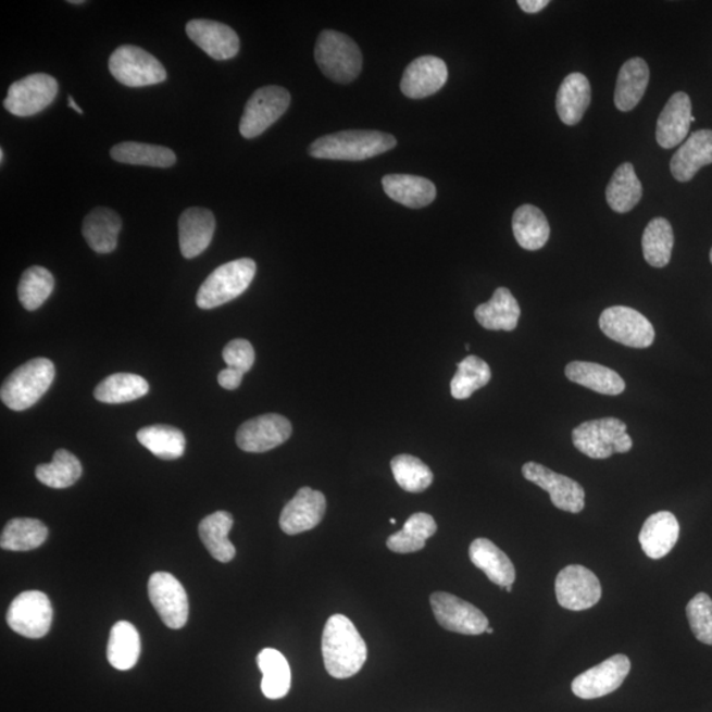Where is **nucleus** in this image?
<instances>
[{
	"mask_svg": "<svg viewBox=\"0 0 712 712\" xmlns=\"http://www.w3.org/2000/svg\"><path fill=\"white\" fill-rule=\"evenodd\" d=\"M290 95L280 86H265L253 92L246 103L239 132L246 139H253L267 132L288 110Z\"/></svg>",
	"mask_w": 712,
	"mask_h": 712,
	"instance_id": "8",
	"label": "nucleus"
},
{
	"mask_svg": "<svg viewBox=\"0 0 712 712\" xmlns=\"http://www.w3.org/2000/svg\"><path fill=\"white\" fill-rule=\"evenodd\" d=\"M686 615L697 639L712 646V599L708 594H697L687 604Z\"/></svg>",
	"mask_w": 712,
	"mask_h": 712,
	"instance_id": "47",
	"label": "nucleus"
},
{
	"mask_svg": "<svg viewBox=\"0 0 712 712\" xmlns=\"http://www.w3.org/2000/svg\"><path fill=\"white\" fill-rule=\"evenodd\" d=\"M148 596L161 621L172 629L183 628L189 617L187 591L170 573L159 572L148 582Z\"/></svg>",
	"mask_w": 712,
	"mask_h": 712,
	"instance_id": "14",
	"label": "nucleus"
},
{
	"mask_svg": "<svg viewBox=\"0 0 712 712\" xmlns=\"http://www.w3.org/2000/svg\"><path fill=\"white\" fill-rule=\"evenodd\" d=\"M591 103V86L585 74L572 73L563 79L557 92V113L567 126H575Z\"/></svg>",
	"mask_w": 712,
	"mask_h": 712,
	"instance_id": "26",
	"label": "nucleus"
},
{
	"mask_svg": "<svg viewBox=\"0 0 712 712\" xmlns=\"http://www.w3.org/2000/svg\"><path fill=\"white\" fill-rule=\"evenodd\" d=\"M245 374L239 373L237 370L225 369L222 370L218 375V383L222 388L228 389V391H234V389L239 388L241 380H243Z\"/></svg>",
	"mask_w": 712,
	"mask_h": 712,
	"instance_id": "49",
	"label": "nucleus"
},
{
	"mask_svg": "<svg viewBox=\"0 0 712 712\" xmlns=\"http://www.w3.org/2000/svg\"><path fill=\"white\" fill-rule=\"evenodd\" d=\"M627 429L622 420L614 417L586 421L573 430V444L592 460H605L633 449L634 441Z\"/></svg>",
	"mask_w": 712,
	"mask_h": 712,
	"instance_id": "6",
	"label": "nucleus"
},
{
	"mask_svg": "<svg viewBox=\"0 0 712 712\" xmlns=\"http://www.w3.org/2000/svg\"><path fill=\"white\" fill-rule=\"evenodd\" d=\"M292 436V424L280 414H263L241 424L237 432V445L246 453H265L287 442Z\"/></svg>",
	"mask_w": 712,
	"mask_h": 712,
	"instance_id": "17",
	"label": "nucleus"
},
{
	"mask_svg": "<svg viewBox=\"0 0 712 712\" xmlns=\"http://www.w3.org/2000/svg\"><path fill=\"white\" fill-rule=\"evenodd\" d=\"M642 197V184L636 176L634 165L624 163L615 171L607 185V203L616 213H628Z\"/></svg>",
	"mask_w": 712,
	"mask_h": 712,
	"instance_id": "34",
	"label": "nucleus"
},
{
	"mask_svg": "<svg viewBox=\"0 0 712 712\" xmlns=\"http://www.w3.org/2000/svg\"><path fill=\"white\" fill-rule=\"evenodd\" d=\"M0 159H2V164L4 163V151L0 150Z\"/></svg>",
	"mask_w": 712,
	"mask_h": 712,
	"instance_id": "53",
	"label": "nucleus"
},
{
	"mask_svg": "<svg viewBox=\"0 0 712 712\" xmlns=\"http://www.w3.org/2000/svg\"><path fill=\"white\" fill-rule=\"evenodd\" d=\"M486 633H487L488 635H492V634H494V628L488 627V628L486 629Z\"/></svg>",
	"mask_w": 712,
	"mask_h": 712,
	"instance_id": "54",
	"label": "nucleus"
},
{
	"mask_svg": "<svg viewBox=\"0 0 712 712\" xmlns=\"http://www.w3.org/2000/svg\"><path fill=\"white\" fill-rule=\"evenodd\" d=\"M59 84L45 73L30 74L10 86L3 107L16 116H33L41 113L58 97Z\"/></svg>",
	"mask_w": 712,
	"mask_h": 712,
	"instance_id": "10",
	"label": "nucleus"
},
{
	"mask_svg": "<svg viewBox=\"0 0 712 712\" xmlns=\"http://www.w3.org/2000/svg\"><path fill=\"white\" fill-rule=\"evenodd\" d=\"M54 289V277L46 268L30 267L24 271L17 287L18 300L29 312L37 311L45 303Z\"/></svg>",
	"mask_w": 712,
	"mask_h": 712,
	"instance_id": "45",
	"label": "nucleus"
},
{
	"mask_svg": "<svg viewBox=\"0 0 712 712\" xmlns=\"http://www.w3.org/2000/svg\"><path fill=\"white\" fill-rule=\"evenodd\" d=\"M649 66L640 58L630 59L619 72L615 107L621 111L634 110L641 101L649 84Z\"/></svg>",
	"mask_w": 712,
	"mask_h": 712,
	"instance_id": "31",
	"label": "nucleus"
},
{
	"mask_svg": "<svg viewBox=\"0 0 712 712\" xmlns=\"http://www.w3.org/2000/svg\"><path fill=\"white\" fill-rule=\"evenodd\" d=\"M138 441L150 450L153 455L163 461H175L182 458L187 448V439L178 427L170 425H151L141 427Z\"/></svg>",
	"mask_w": 712,
	"mask_h": 712,
	"instance_id": "37",
	"label": "nucleus"
},
{
	"mask_svg": "<svg viewBox=\"0 0 712 712\" xmlns=\"http://www.w3.org/2000/svg\"><path fill=\"white\" fill-rule=\"evenodd\" d=\"M141 642L138 629L128 622H117L111 628L108 659L117 671H129L140 658Z\"/></svg>",
	"mask_w": 712,
	"mask_h": 712,
	"instance_id": "38",
	"label": "nucleus"
},
{
	"mask_svg": "<svg viewBox=\"0 0 712 712\" xmlns=\"http://www.w3.org/2000/svg\"><path fill=\"white\" fill-rule=\"evenodd\" d=\"M67 101H70V103H67V104H70V107H71L72 109L76 110V113H78L79 115H83V114H84L83 109H80V108L78 107V104H77L76 102H74V98H73V97H70V99H67Z\"/></svg>",
	"mask_w": 712,
	"mask_h": 712,
	"instance_id": "51",
	"label": "nucleus"
},
{
	"mask_svg": "<svg viewBox=\"0 0 712 712\" xmlns=\"http://www.w3.org/2000/svg\"><path fill=\"white\" fill-rule=\"evenodd\" d=\"M150 392V384L135 374H114L103 379L95 389V398L104 404H123L138 400Z\"/></svg>",
	"mask_w": 712,
	"mask_h": 712,
	"instance_id": "40",
	"label": "nucleus"
},
{
	"mask_svg": "<svg viewBox=\"0 0 712 712\" xmlns=\"http://www.w3.org/2000/svg\"><path fill=\"white\" fill-rule=\"evenodd\" d=\"M48 538L45 523L36 519H14L4 526L0 547L11 552H28L41 547Z\"/></svg>",
	"mask_w": 712,
	"mask_h": 712,
	"instance_id": "41",
	"label": "nucleus"
},
{
	"mask_svg": "<svg viewBox=\"0 0 712 712\" xmlns=\"http://www.w3.org/2000/svg\"><path fill=\"white\" fill-rule=\"evenodd\" d=\"M396 145L395 136L386 133L349 129L322 136L309 147V154L324 160L362 161L391 151Z\"/></svg>",
	"mask_w": 712,
	"mask_h": 712,
	"instance_id": "2",
	"label": "nucleus"
},
{
	"mask_svg": "<svg viewBox=\"0 0 712 712\" xmlns=\"http://www.w3.org/2000/svg\"><path fill=\"white\" fill-rule=\"evenodd\" d=\"M630 672L627 655L615 654L588 669L573 680L574 696L580 699H597L611 695L621 687Z\"/></svg>",
	"mask_w": 712,
	"mask_h": 712,
	"instance_id": "16",
	"label": "nucleus"
},
{
	"mask_svg": "<svg viewBox=\"0 0 712 712\" xmlns=\"http://www.w3.org/2000/svg\"><path fill=\"white\" fill-rule=\"evenodd\" d=\"M55 376L52 361L35 358L16 369L0 389V399L11 411L29 410L51 388Z\"/></svg>",
	"mask_w": 712,
	"mask_h": 712,
	"instance_id": "3",
	"label": "nucleus"
},
{
	"mask_svg": "<svg viewBox=\"0 0 712 712\" xmlns=\"http://www.w3.org/2000/svg\"><path fill=\"white\" fill-rule=\"evenodd\" d=\"M53 609L51 600L41 591H26L10 605L8 623L12 630L28 639H41L51 629Z\"/></svg>",
	"mask_w": 712,
	"mask_h": 712,
	"instance_id": "11",
	"label": "nucleus"
},
{
	"mask_svg": "<svg viewBox=\"0 0 712 712\" xmlns=\"http://www.w3.org/2000/svg\"><path fill=\"white\" fill-rule=\"evenodd\" d=\"M565 374L570 382L598 394L617 396L625 389L623 377L602 364L572 362L566 365Z\"/></svg>",
	"mask_w": 712,
	"mask_h": 712,
	"instance_id": "30",
	"label": "nucleus"
},
{
	"mask_svg": "<svg viewBox=\"0 0 712 712\" xmlns=\"http://www.w3.org/2000/svg\"><path fill=\"white\" fill-rule=\"evenodd\" d=\"M517 4L526 14H537L548 8L549 0H519Z\"/></svg>",
	"mask_w": 712,
	"mask_h": 712,
	"instance_id": "50",
	"label": "nucleus"
},
{
	"mask_svg": "<svg viewBox=\"0 0 712 712\" xmlns=\"http://www.w3.org/2000/svg\"><path fill=\"white\" fill-rule=\"evenodd\" d=\"M644 258L654 268H664L671 262L674 234L671 222L654 218L648 223L641 239Z\"/></svg>",
	"mask_w": 712,
	"mask_h": 712,
	"instance_id": "42",
	"label": "nucleus"
},
{
	"mask_svg": "<svg viewBox=\"0 0 712 712\" xmlns=\"http://www.w3.org/2000/svg\"><path fill=\"white\" fill-rule=\"evenodd\" d=\"M491 377L490 365L478 357L469 355L458 363L457 374L450 384L451 396L457 400L472 398L474 392L490 383Z\"/></svg>",
	"mask_w": 712,
	"mask_h": 712,
	"instance_id": "44",
	"label": "nucleus"
},
{
	"mask_svg": "<svg viewBox=\"0 0 712 712\" xmlns=\"http://www.w3.org/2000/svg\"><path fill=\"white\" fill-rule=\"evenodd\" d=\"M37 480L55 490L72 487L80 475L83 464L78 458L65 449L55 451L51 463L40 464L35 472Z\"/></svg>",
	"mask_w": 712,
	"mask_h": 712,
	"instance_id": "43",
	"label": "nucleus"
},
{
	"mask_svg": "<svg viewBox=\"0 0 712 712\" xmlns=\"http://www.w3.org/2000/svg\"><path fill=\"white\" fill-rule=\"evenodd\" d=\"M257 274V263L245 258L221 265L207 277L198 290V308L214 309L238 299L249 289Z\"/></svg>",
	"mask_w": 712,
	"mask_h": 712,
	"instance_id": "5",
	"label": "nucleus"
},
{
	"mask_svg": "<svg viewBox=\"0 0 712 712\" xmlns=\"http://www.w3.org/2000/svg\"><path fill=\"white\" fill-rule=\"evenodd\" d=\"M449 72L445 61L435 55H423L407 66L400 88L411 99H423L436 95L448 80Z\"/></svg>",
	"mask_w": 712,
	"mask_h": 712,
	"instance_id": "19",
	"label": "nucleus"
},
{
	"mask_svg": "<svg viewBox=\"0 0 712 712\" xmlns=\"http://www.w3.org/2000/svg\"><path fill=\"white\" fill-rule=\"evenodd\" d=\"M513 235L524 250H541L548 243L550 226L547 216L534 205L520 207L512 218Z\"/></svg>",
	"mask_w": 712,
	"mask_h": 712,
	"instance_id": "33",
	"label": "nucleus"
},
{
	"mask_svg": "<svg viewBox=\"0 0 712 712\" xmlns=\"http://www.w3.org/2000/svg\"><path fill=\"white\" fill-rule=\"evenodd\" d=\"M695 121L690 97L684 91H678L669 99L666 107L661 111L655 127V139L662 148L671 150L686 139Z\"/></svg>",
	"mask_w": 712,
	"mask_h": 712,
	"instance_id": "21",
	"label": "nucleus"
},
{
	"mask_svg": "<svg viewBox=\"0 0 712 712\" xmlns=\"http://www.w3.org/2000/svg\"><path fill=\"white\" fill-rule=\"evenodd\" d=\"M470 560L492 584L505 588L516 580V569L508 555L487 538H476L470 545Z\"/></svg>",
	"mask_w": 712,
	"mask_h": 712,
	"instance_id": "25",
	"label": "nucleus"
},
{
	"mask_svg": "<svg viewBox=\"0 0 712 712\" xmlns=\"http://www.w3.org/2000/svg\"><path fill=\"white\" fill-rule=\"evenodd\" d=\"M215 233V216L210 210L190 208L179 216V249L184 258L193 259L201 255L212 243Z\"/></svg>",
	"mask_w": 712,
	"mask_h": 712,
	"instance_id": "22",
	"label": "nucleus"
},
{
	"mask_svg": "<svg viewBox=\"0 0 712 712\" xmlns=\"http://www.w3.org/2000/svg\"><path fill=\"white\" fill-rule=\"evenodd\" d=\"M679 537V524L672 512L661 511L644 523L639 541L649 559L660 560L672 552Z\"/></svg>",
	"mask_w": 712,
	"mask_h": 712,
	"instance_id": "24",
	"label": "nucleus"
},
{
	"mask_svg": "<svg viewBox=\"0 0 712 712\" xmlns=\"http://www.w3.org/2000/svg\"><path fill=\"white\" fill-rule=\"evenodd\" d=\"M71 4H83V0H71Z\"/></svg>",
	"mask_w": 712,
	"mask_h": 712,
	"instance_id": "52",
	"label": "nucleus"
},
{
	"mask_svg": "<svg viewBox=\"0 0 712 712\" xmlns=\"http://www.w3.org/2000/svg\"><path fill=\"white\" fill-rule=\"evenodd\" d=\"M437 532L435 519L427 513H414L407 520L404 528L389 536L387 547L395 553L408 554L420 552L425 544Z\"/></svg>",
	"mask_w": 712,
	"mask_h": 712,
	"instance_id": "39",
	"label": "nucleus"
},
{
	"mask_svg": "<svg viewBox=\"0 0 712 712\" xmlns=\"http://www.w3.org/2000/svg\"><path fill=\"white\" fill-rule=\"evenodd\" d=\"M122 220L114 210L97 208L84 221L83 234L92 251L110 253L116 249Z\"/></svg>",
	"mask_w": 712,
	"mask_h": 712,
	"instance_id": "29",
	"label": "nucleus"
},
{
	"mask_svg": "<svg viewBox=\"0 0 712 712\" xmlns=\"http://www.w3.org/2000/svg\"><path fill=\"white\" fill-rule=\"evenodd\" d=\"M520 314H522V309L511 290L507 288H498L490 301L482 303L475 309V318L479 325L494 332L515 330Z\"/></svg>",
	"mask_w": 712,
	"mask_h": 712,
	"instance_id": "27",
	"label": "nucleus"
},
{
	"mask_svg": "<svg viewBox=\"0 0 712 712\" xmlns=\"http://www.w3.org/2000/svg\"><path fill=\"white\" fill-rule=\"evenodd\" d=\"M526 480L535 483L542 490L549 492L550 500L555 508L570 513L584 511L586 494L578 482L569 476L557 474L540 463L528 462L523 466Z\"/></svg>",
	"mask_w": 712,
	"mask_h": 712,
	"instance_id": "15",
	"label": "nucleus"
},
{
	"mask_svg": "<svg viewBox=\"0 0 712 712\" xmlns=\"http://www.w3.org/2000/svg\"><path fill=\"white\" fill-rule=\"evenodd\" d=\"M109 70L113 77L128 88H145L164 83L166 71L151 53L135 46H122L110 55Z\"/></svg>",
	"mask_w": 712,
	"mask_h": 712,
	"instance_id": "7",
	"label": "nucleus"
},
{
	"mask_svg": "<svg viewBox=\"0 0 712 712\" xmlns=\"http://www.w3.org/2000/svg\"><path fill=\"white\" fill-rule=\"evenodd\" d=\"M222 355L227 369L237 370L241 374L249 373L255 363V350L246 339H234L228 342L223 349Z\"/></svg>",
	"mask_w": 712,
	"mask_h": 712,
	"instance_id": "48",
	"label": "nucleus"
},
{
	"mask_svg": "<svg viewBox=\"0 0 712 712\" xmlns=\"http://www.w3.org/2000/svg\"><path fill=\"white\" fill-rule=\"evenodd\" d=\"M710 262H711V264H712V249H711V251H710Z\"/></svg>",
	"mask_w": 712,
	"mask_h": 712,
	"instance_id": "56",
	"label": "nucleus"
},
{
	"mask_svg": "<svg viewBox=\"0 0 712 712\" xmlns=\"http://www.w3.org/2000/svg\"><path fill=\"white\" fill-rule=\"evenodd\" d=\"M599 327L607 337L633 349H647L655 338L646 315L628 307H611L600 314Z\"/></svg>",
	"mask_w": 712,
	"mask_h": 712,
	"instance_id": "9",
	"label": "nucleus"
},
{
	"mask_svg": "<svg viewBox=\"0 0 712 712\" xmlns=\"http://www.w3.org/2000/svg\"><path fill=\"white\" fill-rule=\"evenodd\" d=\"M322 658L333 678H350L362 671L367 661V646L348 616L333 615L326 622Z\"/></svg>",
	"mask_w": 712,
	"mask_h": 712,
	"instance_id": "1",
	"label": "nucleus"
},
{
	"mask_svg": "<svg viewBox=\"0 0 712 712\" xmlns=\"http://www.w3.org/2000/svg\"><path fill=\"white\" fill-rule=\"evenodd\" d=\"M325 512V495L311 487H302L297 491L296 497L284 507L280 515V528L284 534L289 536L303 534V532L314 529L324 519Z\"/></svg>",
	"mask_w": 712,
	"mask_h": 712,
	"instance_id": "18",
	"label": "nucleus"
},
{
	"mask_svg": "<svg viewBox=\"0 0 712 712\" xmlns=\"http://www.w3.org/2000/svg\"><path fill=\"white\" fill-rule=\"evenodd\" d=\"M391 524H396V520H395V519H391Z\"/></svg>",
	"mask_w": 712,
	"mask_h": 712,
	"instance_id": "57",
	"label": "nucleus"
},
{
	"mask_svg": "<svg viewBox=\"0 0 712 712\" xmlns=\"http://www.w3.org/2000/svg\"><path fill=\"white\" fill-rule=\"evenodd\" d=\"M111 158L117 163L170 168L176 164V154L170 148L147 142L123 141L111 148Z\"/></svg>",
	"mask_w": 712,
	"mask_h": 712,
	"instance_id": "36",
	"label": "nucleus"
},
{
	"mask_svg": "<svg viewBox=\"0 0 712 712\" xmlns=\"http://www.w3.org/2000/svg\"><path fill=\"white\" fill-rule=\"evenodd\" d=\"M189 39L214 60H230L238 54L239 36L226 24L196 18L187 24Z\"/></svg>",
	"mask_w": 712,
	"mask_h": 712,
	"instance_id": "20",
	"label": "nucleus"
},
{
	"mask_svg": "<svg viewBox=\"0 0 712 712\" xmlns=\"http://www.w3.org/2000/svg\"><path fill=\"white\" fill-rule=\"evenodd\" d=\"M314 58L325 76L337 84H350L362 72L363 55L357 42L337 30H322Z\"/></svg>",
	"mask_w": 712,
	"mask_h": 712,
	"instance_id": "4",
	"label": "nucleus"
},
{
	"mask_svg": "<svg viewBox=\"0 0 712 712\" xmlns=\"http://www.w3.org/2000/svg\"><path fill=\"white\" fill-rule=\"evenodd\" d=\"M430 604L437 623L450 633L476 636L488 628V619L479 609L451 594H433Z\"/></svg>",
	"mask_w": 712,
	"mask_h": 712,
	"instance_id": "12",
	"label": "nucleus"
},
{
	"mask_svg": "<svg viewBox=\"0 0 712 712\" xmlns=\"http://www.w3.org/2000/svg\"><path fill=\"white\" fill-rule=\"evenodd\" d=\"M258 666L263 673L262 691L268 699H282L292 684V672L284 654L276 649H263L258 654Z\"/></svg>",
	"mask_w": 712,
	"mask_h": 712,
	"instance_id": "35",
	"label": "nucleus"
},
{
	"mask_svg": "<svg viewBox=\"0 0 712 712\" xmlns=\"http://www.w3.org/2000/svg\"><path fill=\"white\" fill-rule=\"evenodd\" d=\"M233 525L232 513L218 511L203 519L198 526V534H200L203 545L216 561L230 562L237 553L234 545L228 540Z\"/></svg>",
	"mask_w": 712,
	"mask_h": 712,
	"instance_id": "32",
	"label": "nucleus"
},
{
	"mask_svg": "<svg viewBox=\"0 0 712 712\" xmlns=\"http://www.w3.org/2000/svg\"><path fill=\"white\" fill-rule=\"evenodd\" d=\"M505 591H507V592H512V586H507V587H505Z\"/></svg>",
	"mask_w": 712,
	"mask_h": 712,
	"instance_id": "55",
	"label": "nucleus"
},
{
	"mask_svg": "<svg viewBox=\"0 0 712 712\" xmlns=\"http://www.w3.org/2000/svg\"><path fill=\"white\" fill-rule=\"evenodd\" d=\"M391 469L395 480L407 492H424L432 486V470L416 457L410 454L395 457Z\"/></svg>",
	"mask_w": 712,
	"mask_h": 712,
	"instance_id": "46",
	"label": "nucleus"
},
{
	"mask_svg": "<svg viewBox=\"0 0 712 712\" xmlns=\"http://www.w3.org/2000/svg\"><path fill=\"white\" fill-rule=\"evenodd\" d=\"M555 597L563 609L584 611L599 603L602 598V586L591 570L580 565H570L557 575Z\"/></svg>",
	"mask_w": 712,
	"mask_h": 712,
	"instance_id": "13",
	"label": "nucleus"
},
{
	"mask_svg": "<svg viewBox=\"0 0 712 712\" xmlns=\"http://www.w3.org/2000/svg\"><path fill=\"white\" fill-rule=\"evenodd\" d=\"M383 189L391 200L411 209L430 205L437 196V189L430 179L412 175L383 177Z\"/></svg>",
	"mask_w": 712,
	"mask_h": 712,
	"instance_id": "28",
	"label": "nucleus"
},
{
	"mask_svg": "<svg viewBox=\"0 0 712 712\" xmlns=\"http://www.w3.org/2000/svg\"><path fill=\"white\" fill-rule=\"evenodd\" d=\"M712 164V132L699 129L692 133L671 161V171L679 183H687L695 178L697 173Z\"/></svg>",
	"mask_w": 712,
	"mask_h": 712,
	"instance_id": "23",
	"label": "nucleus"
}]
</instances>
